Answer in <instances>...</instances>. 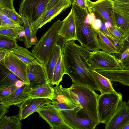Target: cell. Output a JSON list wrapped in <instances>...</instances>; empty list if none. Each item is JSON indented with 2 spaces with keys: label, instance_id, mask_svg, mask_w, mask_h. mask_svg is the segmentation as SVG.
Returning a JSON list of instances; mask_svg holds the SVG:
<instances>
[{
  "label": "cell",
  "instance_id": "6da1fadb",
  "mask_svg": "<svg viewBox=\"0 0 129 129\" xmlns=\"http://www.w3.org/2000/svg\"><path fill=\"white\" fill-rule=\"evenodd\" d=\"M75 41L64 43L61 49L65 74L69 76L73 84L99 91L93 75L94 70L88 61L91 52Z\"/></svg>",
  "mask_w": 129,
  "mask_h": 129
},
{
  "label": "cell",
  "instance_id": "7a4b0ae2",
  "mask_svg": "<svg viewBox=\"0 0 129 129\" xmlns=\"http://www.w3.org/2000/svg\"><path fill=\"white\" fill-rule=\"evenodd\" d=\"M72 8L76 25L77 40L90 51L99 50L96 30L86 17L87 10L74 4L72 5Z\"/></svg>",
  "mask_w": 129,
  "mask_h": 129
},
{
  "label": "cell",
  "instance_id": "3957f363",
  "mask_svg": "<svg viewBox=\"0 0 129 129\" xmlns=\"http://www.w3.org/2000/svg\"><path fill=\"white\" fill-rule=\"evenodd\" d=\"M68 88L74 101L82 108L78 112L99 124L97 105L100 95L88 87L73 83Z\"/></svg>",
  "mask_w": 129,
  "mask_h": 129
},
{
  "label": "cell",
  "instance_id": "277c9868",
  "mask_svg": "<svg viewBox=\"0 0 129 129\" xmlns=\"http://www.w3.org/2000/svg\"><path fill=\"white\" fill-rule=\"evenodd\" d=\"M62 21H55L33 47L31 52L37 60L45 66L48 59L57 44L59 36L58 31Z\"/></svg>",
  "mask_w": 129,
  "mask_h": 129
},
{
  "label": "cell",
  "instance_id": "5b68a950",
  "mask_svg": "<svg viewBox=\"0 0 129 129\" xmlns=\"http://www.w3.org/2000/svg\"><path fill=\"white\" fill-rule=\"evenodd\" d=\"M49 0H22L19 5V14L25 15L30 23L33 32L36 34L40 28L42 17L46 11Z\"/></svg>",
  "mask_w": 129,
  "mask_h": 129
},
{
  "label": "cell",
  "instance_id": "8992f818",
  "mask_svg": "<svg viewBox=\"0 0 129 129\" xmlns=\"http://www.w3.org/2000/svg\"><path fill=\"white\" fill-rule=\"evenodd\" d=\"M122 100V95L120 92L100 95L97 110L100 123H106L116 111Z\"/></svg>",
  "mask_w": 129,
  "mask_h": 129
},
{
  "label": "cell",
  "instance_id": "52a82bcc",
  "mask_svg": "<svg viewBox=\"0 0 129 129\" xmlns=\"http://www.w3.org/2000/svg\"><path fill=\"white\" fill-rule=\"evenodd\" d=\"M81 106L71 109L58 111L64 121L73 129H94L99 123L78 112Z\"/></svg>",
  "mask_w": 129,
  "mask_h": 129
},
{
  "label": "cell",
  "instance_id": "ba28073f",
  "mask_svg": "<svg viewBox=\"0 0 129 129\" xmlns=\"http://www.w3.org/2000/svg\"><path fill=\"white\" fill-rule=\"evenodd\" d=\"M88 61L94 70H121L119 59L103 51L91 52Z\"/></svg>",
  "mask_w": 129,
  "mask_h": 129
},
{
  "label": "cell",
  "instance_id": "9c48e42d",
  "mask_svg": "<svg viewBox=\"0 0 129 129\" xmlns=\"http://www.w3.org/2000/svg\"><path fill=\"white\" fill-rule=\"evenodd\" d=\"M51 129H73L63 120L59 111L50 103L44 105L37 111Z\"/></svg>",
  "mask_w": 129,
  "mask_h": 129
},
{
  "label": "cell",
  "instance_id": "30bf717a",
  "mask_svg": "<svg viewBox=\"0 0 129 129\" xmlns=\"http://www.w3.org/2000/svg\"><path fill=\"white\" fill-rule=\"evenodd\" d=\"M0 63L17 76L24 83L29 85L27 73V65L14 54L7 52L4 58L0 61Z\"/></svg>",
  "mask_w": 129,
  "mask_h": 129
},
{
  "label": "cell",
  "instance_id": "8fae6325",
  "mask_svg": "<svg viewBox=\"0 0 129 129\" xmlns=\"http://www.w3.org/2000/svg\"><path fill=\"white\" fill-rule=\"evenodd\" d=\"M27 73L31 89L49 83L45 66L39 62L27 66Z\"/></svg>",
  "mask_w": 129,
  "mask_h": 129
},
{
  "label": "cell",
  "instance_id": "7c38bea8",
  "mask_svg": "<svg viewBox=\"0 0 129 129\" xmlns=\"http://www.w3.org/2000/svg\"><path fill=\"white\" fill-rule=\"evenodd\" d=\"M129 123V105L122 101L112 117L106 123L105 129H122Z\"/></svg>",
  "mask_w": 129,
  "mask_h": 129
},
{
  "label": "cell",
  "instance_id": "4fadbf2b",
  "mask_svg": "<svg viewBox=\"0 0 129 129\" xmlns=\"http://www.w3.org/2000/svg\"><path fill=\"white\" fill-rule=\"evenodd\" d=\"M86 3L87 7L96 11L112 26H116L114 16L113 2L109 0H98L94 2L86 0Z\"/></svg>",
  "mask_w": 129,
  "mask_h": 129
},
{
  "label": "cell",
  "instance_id": "5bb4252c",
  "mask_svg": "<svg viewBox=\"0 0 129 129\" xmlns=\"http://www.w3.org/2000/svg\"><path fill=\"white\" fill-rule=\"evenodd\" d=\"M47 98H29L22 102L19 107L18 113L20 120L25 119L43 106L51 103Z\"/></svg>",
  "mask_w": 129,
  "mask_h": 129
},
{
  "label": "cell",
  "instance_id": "9a60e30c",
  "mask_svg": "<svg viewBox=\"0 0 129 129\" xmlns=\"http://www.w3.org/2000/svg\"><path fill=\"white\" fill-rule=\"evenodd\" d=\"M58 34L64 43L72 40H77L76 25L72 8L68 16L62 21Z\"/></svg>",
  "mask_w": 129,
  "mask_h": 129
},
{
  "label": "cell",
  "instance_id": "2e32d148",
  "mask_svg": "<svg viewBox=\"0 0 129 129\" xmlns=\"http://www.w3.org/2000/svg\"><path fill=\"white\" fill-rule=\"evenodd\" d=\"M30 89L29 85L24 83L11 94L1 101L0 104L8 108L12 105L21 104L31 98L28 93Z\"/></svg>",
  "mask_w": 129,
  "mask_h": 129
},
{
  "label": "cell",
  "instance_id": "e0dca14e",
  "mask_svg": "<svg viewBox=\"0 0 129 129\" xmlns=\"http://www.w3.org/2000/svg\"><path fill=\"white\" fill-rule=\"evenodd\" d=\"M71 5L70 0H60L44 14L42 18L40 28L47 23L50 22L56 17L65 11Z\"/></svg>",
  "mask_w": 129,
  "mask_h": 129
},
{
  "label": "cell",
  "instance_id": "ac0fdd59",
  "mask_svg": "<svg viewBox=\"0 0 129 129\" xmlns=\"http://www.w3.org/2000/svg\"><path fill=\"white\" fill-rule=\"evenodd\" d=\"M114 13L116 25L125 38L129 34V12L114 6Z\"/></svg>",
  "mask_w": 129,
  "mask_h": 129
},
{
  "label": "cell",
  "instance_id": "d6986e66",
  "mask_svg": "<svg viewBox=\"0 0 129 129\" xmlns=\"http://www.w3.org/2000/svg\"><path fill=\"white\" fill-rule=\"evenodd\" d=\"M54 88L52 102L66 103L73 108L79 106L71 97L68 88H63L61 85H56Z\"/></svg>",
  "mask_w": 129,
  "mask_h": 129
},
{
  "label": "cell",
  "instance_id": "ffe728a7",
  "mask_svg": "<svg viewBox=\"0 0 129 129\" xmlns=\"http://www.w3.org/2000/svg\"><path fill=\"white\" fill-rule=\"evenodd\" d=\"M18 80H22L7 68L0 63V89L11 86Z\"/></svg>",
  "mask_w": 129,
  "mask_h": 129
},
{
  "label": "cell",
  "instance_id": "44dd1931",
  "mask_svg": "<svg viewBox=\"0 0 129 129\" xmlns=\"http://www.w3.org/2000/svg\"><path fill=\"white\" fill-rule=\"evenodd\" d=\"M93 77L101 92V94L108 93H116L111 81L108 78L93 70Z\"/></svg>",
  "mask_w": 129,
  "mask_h": 129
},
{
  "label": "cell",
  "instance_id": "7402d4cb",
  "mask_svg": "<svg viewBox=\"0 0 129 129\" xmlns=\"http://www.w3.org/2000/svg\"><path fill=\"white\" fill-rule=\"evenodd\" d=\"M99 49L108 53L117 54L118 48L100 30H96Z\"/></svg>",
  "mask_w": 129,
  "mask_h": 129
},
{
  "label": "cell",
  "instance_id": "603a6c76",
  "mask_svg": "<svg viewBox=\"0 0 129 129\" xmlns=\"http://www.w3.org/2000/svg\"><path fill=\"white\" fill-rule=\"evenodd\" d=\"M49 83L30 89L28 93L31 98H45L51 100L54 95V88Z\"/></svg>",
  "mask_w": 129,
  "mask_h": 129
},
{
  "label": "cell",
  "instance_id": "cb8c5ba5",
  "mask_svg": "<svg viewBox=\"0 0 129 129\" xmlns=\"http://www.w3.org/2000/svg\"><path fill=\"white\" fill-rule=\"evenodd\" d=\"M62 53L60 46L57 44L50 57L45 66L48 82L51 84L54 67L59 58Z\"/></svg>",
  "mask_w": 129,
  "mask_h": 129
},
{
  "label": "cell",
  "instance_id": "d4e9b609",
  "mask_svg": "<svg viewBox=\"0 0 129 129\" xmlns=\"http://www.w3.org/2000/svg\"><path fill=\"white\" fill-rule=\"evenodd\" d=\"M9 52L14 54L27 66L36 64L39 62L32 53L30 52L26 48L18 46Z\"/></svg>",
  "mask_w": 129,
  "mask_h": 129
},
{
  "label": "cell",
  "instance_id": "484cf974",
  "mask_svg": "<svg viewBox=\"0 0 129 129\" xmlns=\"http://www.w3.org/2000/svg\"><path fill=\"white\" fill-rule=\"evenodd\" d=\"M22 16L24 19L23 27L24 29V43L26 48H29L32 45H35L38 42L35 34L33 31L28 20L23 15Z\"/></svg>",
  "mask_w": 129,
  "mask_h": 129
},
{
  "label": "cell",
  "instance_id": "4316f807",
  "mask_svg": "<svg viewBox=\"0 0 129 129\" xmlns=\"http://www.w3.org/2000/svg\"><path fill=\"white\" fill-rule=\"evenodd\" d=\"M22 126L18 115H5L0 119V129H21Z\"/></svg>",
  "mask_w": 129,
  "mask_h": 129
},
{
  "label": "cell",
  "instance_id": "83f0119b",
  "mask_svg": "<svg viewBox=\"0 0 129 129\" xmlns=\"http://www.w3.org/2000/svg\"><path fill=\"white\" fill-rule=\"evenodd\" d=\"M24 29L23 26L16 28L6 27H0V35L6 36L14 40L18 39L24 41L23 37L24 36Z\"/></svg>",
  "mask_w": 129,
  "mask_h": 129
},
{
  "label": "cell",
  "instance_id": "f1b7e54d",
  "mask_svg": "<svg viewBox=\"0 0 129 129\" xmlns=\"http://www.w3.org/2000/svg\"><path fill=\"white\" fill-rule=\"evenodd\" d=\"M64 74L65 72L61 53L54 68L51 84L59 85Z\"/></svg>",
  "mask_w": 129,
  "mask_h": 129
},
{
  "label": "cell",
  "instance_id": "f546056e",
  "mask_svg": "<svg viewBox=\"0 0 129 129\" xmlns=\"http://www.w3.org/2000/svg\"><path fill=\"white\" fill-rule=\"evenodd\" d=\"M18 46L16 40L6 36L0 35V50L9 52Z\"/></svg>",
  "mask_w": 129,
  "mask_h": 129
},
{
  "label": "cell",
  "instance_id": "4dcf8cb0",
  "mask_svg": "<svg viewBox=\"0 0 129 129\" xmlns=\"http://www.w3.org/2000/svg\"><path fill=\"white\" fill-rule=\"evenodd\" d=\"M21 26L13 21L7 15L0 10V27L16 28Z\"/></svg>",
  "mask_w": 129,
  "mask_h": 129
},
{
  "label": "cell",
  "instance_id": "1f68e13d",
  "mask_svg": "<svg viewBox=\"0 0 129 129\" xmlns=\"http://www.w3.org/2000/svg\"><path fill=\"white\" fill-rule=\"evenodd\" d=\"M114 42L120 46L123 43L125 39L124 35L120 29L116 26H112L108 28Z\"/></svg>",
  "mask_w": 129,
  "mask_h": 129
},
{
  "label": "cell",
  "instance_id": "d6a6232c",
  "mask_svg": "<svg viewBox=\"0 0 129 129\" xmlns=\"http://www.w3.org/2000/svg\"><path fill=\"white\" fill-rule=\"evenodd\" d=\"M0 10L7 15L11 19L21 25H23V17L18 14L15 10L0 8Z\"/></svg>",
  "mask_w": 129,
  "mask_h": 129
},
{
  "label": "cell",
  "instance_id": "836d02e7",
  "mask_svg": "<svg viewBox=\"0 0 129 129\" xmlns=\"http://www.w3.org/2000/svg\"><path fill=\"white\" fill-rule=\"evenodd\" d=\"M18 88L15 83L11 86L0 89V101L11 94Z\"/></svg>",
  "mask_w": 129,
  "mask_h": 129
},
{
  "label": "cell",
  "instance_id": "e575fe53",
  "mask_svg": "<svg viewBox=\"0 0 129 129\" xmlns=\"http://www.w3.org/2000/svg\"><path fill=\"white\" fill-rule=\"evenodd\" d=\"M51 103L58 111L69 110L74 108L65 103L54 102L51 101Z\"/></svg>",
  "mask_w": 129,
  "mask_h": 129
},
{
  "label": "cell",
  "instance_id": "d590c367",
  "mask_svg": "<svg viewBox=\"0 0 129 129\" xmlns=\"http://www.w3.org/2000/svg\"><path fill=\"white\" fill-rule=\"evenodd\" d=\"M13 0H0V8L15 10Z\"/></svg>",
  "mask_w": 129,
  "mask_h": 129
},
{
  "label": "cell",
  "instance_id": "8d00e7d4",
  "mask_svg": "<svg viewBox=\"0 0 129 129\" xmlns=\"http://www.w3.org/2000/svg\"><path fill=\"white\" fill-rule=\"evenodd\" d=\"M71 4L76 5L82 8L87 10L86 0H70Z\"/></svg>",
  "mask_w": 129,
  "mask_h": 129
},
{
  "label": "cell",
  "instance_id": "74e56055",
  "mask_svg": "<svg viewBox=\"0 0 129 129\" xmlns=\"http://www.w3.org/2000/svg\"><path fill=\"white\" fill-rule=\"evenodd\" d=\"M129 47V34L125 38L124 42L121 46L120 47L119 53H117L121 55L122 53L126 49Z\"/></svg>",
  "mask_w": 129,
  "mask_h": 129
},
{
  "label": "cell",
  "instance_id": "f35d334b",
  "mask_svg": "<svg viewBox=\"0 0 129 129\" xmlns=\"http://www.w3.org/2000/svg\"><path fill=\"white\" fill-rule=\"evenodd\" d=\"M114 5L123 10L129 12V1L124 3H119L113 2Z\"/></svg>",
  "mask_w": 129,
  "mask_h": 129
},
{
  "label": "cell",
  "instance_id": "ab89813d",
  "mask_svg": "<svg viewBox=\"0 0 129 129\" xmlns=\"http://www.w3.org/2000/svg\"><path fill=\"white\" fill-rule=\"evenodd\" d=\"M120 67L121 70L129 69V56L121 61Z\"/></svg>",
  "mask_w": 129,
  "mask_h": 129
},
{
  "label": "cell",
  "instance_id": "60d3db41",
  "mask_svg": "<svg viewBox=\"0 0 129 129\" xmlns=\"http://www.w3.org/2000/svg\"><path fill=\"white\" fill-rule=\"evenodd\" d=\"M8 112V108L1 104L0 105V119L3 117Z\"/></svg>",
  "mask_w": 129,
  "mask_h": 129
},
{
  "label": "cell",
  "instance_id": "b9f144b4",
  "mask_svg": "<svg viewBox=\"0 0 129 129\" xmlns=\"http://www.w3.org/2000/svg\"><path fill=\"white\" fill-rule=\"evenodd\" d=\"M59 1L60 0H49L46 8V11L53 6Z\"/></svg>",
  "mask_w": 129,
  "mask_h": 129
},
{
  "label": "cell",
  "instance_id": "7bdbcfd3",
  "mask_svg": "<svg viewBox=\"0 0 129 129\" xmlns=\"http://www.w3.org/2000/svg\"><path fill=\"white\" fill-rule=\"evenodd\" d=\"M121 57L119 59L120 61L123 59L129 56V47L126 49L121 54L120 56Z\"/></svg>",
  "mask_w": 129,
  "mask_h": 129
},
{
  "label": "cell",
  "instance_id": "ee69618b",
  "mask_svg": "<svg viewBox=\"0 0 129 129\" xmlns=\"http://www.w3.org/2000/svg\"><path fill=\"white\" fill-rule=\"evenodd\" d=\"M7 52L0 50V61L3 60L5 57Z\"/></svg>",
  "mask_w": 129,
  "mask_h": 129
},
{
  "label": "cell",
  "instance_id": "f6af8a7d",
  "mask_svg": "<svg viewBox=\"0 0 129 129\" xmlns=\"http://www.w3.org/2000/svg\"><path fill=\"white\" fill-rule=\"evenodd\" d=\"M105 25L106 27L107 28H110L112 26L111 23L107 21L105 22Z\"/></svg>",
  "mask_w": 129,
  "mask_h": 129
},
{
  "label": "cell",
  "instance_id": "bcb514c9",
  "mask_svg": "<svg viewBox=\"0 0 129 129\" xmlns=\"http://www.w3.org/2000/svg\"><path fill=\"white\" fill-rule=\"evenodd\" d=\"M128 1H129V0H117L116 1H115V2L119 3H122L126 2Z\"/></svg>",
  "mask_w": 129,
  "mask_h": 129
},
{
  "label": "cell",
  "instance_id": "7dc6e473",
  "mask_svg": "<svg viewBox=\"0 0 129 129\" xmlns=\"http://www.w3.org/2000/svg\"><path fill=\"white\" fill-rule=\"evenodd\" d=\"M122 129H129V123L123 128Z\"/></svg>",
  "mask_w": 129,
  "mask_h": 129
},
{
  "label": "cell",
  "instance_id": "c3c4849f",
  "mask_svg": "<svg viewBox=\"0 0 129 129\" xmlns=\"http://www.w3.org/2000/svg\"><path fill=\"white\" fill-rule=\"evenodd\" d=\"M110 1H112L113 2H114L116 1L117 0H109Z\"/></svg>",
  "mask_w": 129,
  "mask_h": 129
},
{
  "label": "cell",
  "instance_id": "681fc988",
  "mask_svg": "<svg viewBox=\"0 0 129 129\" xmlns=\"http://www.w3.org/2000/svg\"><path fill=\"white\" fill-rule=\"evenodd\" d=\"M127 103H128V104L129 105V100H128Z\"/></svg>",
  "mask_w": 129,
  "mask_h": 129
}]
</instances>
